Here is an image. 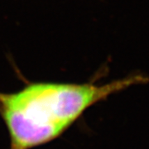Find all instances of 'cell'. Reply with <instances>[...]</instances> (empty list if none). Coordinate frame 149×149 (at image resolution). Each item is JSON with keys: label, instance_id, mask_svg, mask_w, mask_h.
<instances>
[{"label": "cell", "instance_id": "obj_1", "mask_svg": "<svg viewBox=\"0 0 149 149\" xmlns=\"http://www.w3.org/2000/svg\"><path fill=\"white\" fill-rule=\"evenodd\" d=\"M145 79L131 75L106 84L25 80L21 90L0 92V117L9 149H32L60 138L90 108Z\"/></svg>", "mask_w": 149, "mask_h": 149}]
</instances>
